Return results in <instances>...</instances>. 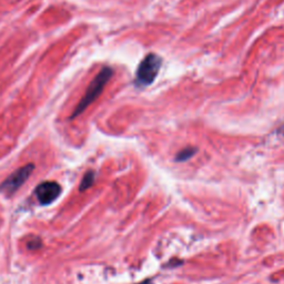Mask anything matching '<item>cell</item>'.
<instances>
[{
    "mask_svg": "<svg viewBox=\"0 0 284 284\" xmlns=\"http://www.w3.org/2000/svg\"><path fill=\"white\" fill-rule=\"evenodd\" d=\"M139 284H151V281L150 280H147V281H144V282H141Z\"/></svg>",
    "mask_w": 284,
    "mask_h": 284,
    "instance_id": "obj_7",
    "label": "cell"
},
{
    "mask_svg": "<svg viewBox=\"0 0 284 284\" xmlns=\"http://www.w3.org/2000/svg\"><path fill=\"white\" fill-rule=\"evenodd\" d=\"M195 152H197V149H195V148H186L177 154V158H175V160L179 161V162L187 161L190 158H192Z\"/></svg>",
    "mask_w": 284,
    "mask_h": 284,
    "instance_id": "obj_6",
    "label": "cell"
},
{
    "mask_svg": "<svg viewBox=\"0 0 284 284\" xmlns=\"http://www.w3.org/2000/svg\"><path fill=\"white\" fill-rule=\"evenodd\" d=\"M162 66V59L155 53H149L140 63L134 83L138 87L150 86L158 77Z\"/></svg>",
    "mask_w": 284,
    "mask_h": 284,
    "instance_id": "obj_2",
    "label": "cell"
},
{
    "mask_svg": "<svg viewBox=\"0 0 284 284\" xmlns=\"http://www.w3.org/2000/svg\"><path fill=\"white\" fill-rule=\"evenodd\" d=\"M33 169H35V166L32 164L18 169V170H16L11 175H9V177L4 181V184L0 186V192H3L7 195H12L25 184L26 180L30 177Z\"/></svg>",
    "mask_w": 284,
    "mask_h": 284,
    "instance_id": "obj_3",
    "label": "cell"
},
{
    "mask_svg": "<svg viewBox=\"0 0 284 284\" xmlns=\"http://www.w3.org/2000/svg\"><path fill=\"white\" fill-rule=\"evenodd\" d=\"M94 177H96V174H94L93 171L87 172L85 174L83 181H81V184H80V188H79L80 191H85V190H87L88 188H90L93 185Z\"/></svg>",
    "mask_w": 284,
    "mask_h": 284,
    "instance_id": "obj_5",
    "label": "cell"
},
{
    "mask_svg": "<svg viewBox=\"0 0 284 284\" xmlns=\"http://www.w3.org/2000/svg\"><path fill=\"white\" fill-rule=\"evenodd\" d=\"M112 74H113V70L110 68V67H105V68L101 69V71L96 76V78L91 81V84L89 87H88L85 96L80 100V103L76 107V109H74L71 116L72 119L80 116V114L83 113L87 108L100 96L101 92L104 91L106 85L108 84V81L111 79Z\"/></svg>",
    "mask_w": 284,
    "mask_h": 284,
    "instance_id": "obj_1",
    "label": "cell"
},
{
    "mask_svg": "<svg viewBox=\"0 0 284 284\" xmlns=\"http://www.w3.org/2000/svg\"><path fill=\"white\" fill-rule=\"evenodd\" d=\"M60 193H62V187L53 181L43 182L35 190L38 201L44 206L52 204L59 197Z\"/></svg>",
    "mask_w": 284,
    "mask_h": 284,
    "instance_id": "obj_4",
    "label": "cell"
}]
</instances>
